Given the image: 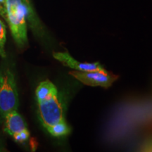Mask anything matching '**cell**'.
Here are the masks:
<instances>
[{"instance_id": "6da1fadb", "label": "cell", "mask_w": 152, "mask_h": 152, "mask_svg": "<svg viewBox=\"0 0 152 152\" xmlns=\"http://www.w3.org/2000/svg\"><path fill=\"white\" fill-rule=\"evenodd\" d=\"M39 118L43 126L50 128L65 121L64 108L56 87L49 80L41 82L35 90Z\"/></svg>"}, {"instance_id": "7a4b0ae2", "label": "cell", "mask_w": 152, "mask_h": 152, "mask_svg": "<svg viewBox=\"0 0 152 152\" xmlns=\"http://www.w3.org/2000/svg\"><path fill=\"white\" fill-rule=\"evenodd\" d=\"M27 10L22 0H7V20L15 42L19 47L28 44Z\"/></svg>"}, {"instance_id": "3957f363", "label": "cell", "mask_w": 152, "mask_h": 152, "mask_svg": "<svg viewBox=\"0 0 152 152\" xmlns=\"http://www.w3.org/2000/svg\"><path fill=\"white\" fill-rule=\"evenodd\" d=\"M19 99L14 74L9 68L0 71V114L4 117L7 113L17 111Z\"/></svg>"}, {"instance_id": "277c9868", "label": "cell", "mask_w": 152, "mask_h": 152, "mask_svg": "<svg viewBox=\"0 0 152 152\" xmlns=\"http://www.w3.org/2000/svg\"><path fill=\"white\" fill-rule=\"evenodd\" d=\"M69 74L83 84L104 88L111 87L114 82L118 78V76L105 69L92 71H73L69 72Z\"/></svg>"}, {"instance_id": "5b68a950", "label": "cell", "mask_w": 152, "mask_h": 152, "mask_svg": "<svg viewBox=\"0 0 152 152\" xmlns=\"http://www.w3.org/2000/svg\"><path fill=\"white\" fill-rule=\"evenodd\" d=\"M4 118H5V132L18 143L27 141L30 137V132L20 114L17 111H13Z\"/></svg>"}, {"instance_id": "8992f818", "label": "cell", "mask_w": 152, "mask_h": 152, "mask_svg": "<svg viewBox=\"0 0 152 152\" xmlns=\"http://www.w3.org/2000/svg\"><path fill=\"white\" fill-rule=\"evenodd\" d=\"M53 56L57 61L61 63L64 66H67L73 69L74 71H101L104 68L99 63H88V62H80L71 56L68 52H54Z\"/></svg>"}, {"instance_id": "52a82bcc", "label": "cell", "mask_w": 152, "mask_h": 152, "mask_svg": "<svg viewBox=\"0 0 152 152\" xmlns=\"http://www.w3.org/2000/svg\"><path fill=\"white\" fill-rule=\"evenodd\" d=\"M23 3L26 7L27 10V19L29 20L30 26L33 30H36V32H40V26L39 24V20H38L36 14L34 11L33 5H32L31 0H22Z\"/></svg>"}, {"instance_id": "ba28073f", "label": "cell", "mask_w": 152, "mask_h": 152, "mask_svg": "<svg viewBox=\"0 0 152 152\" xmlns=\"http://www.w3.org/2000/svg\"><path fill=\"white\" fill-rule=\"evenodd\" d=\"M47 130L51 135L55 137H60L67 135L70 133V128L66 121H62V122L57 123L50 128H47Z\"/></svg>"}, {"instance_id": "9c48e42d", "label": "cell", "mask_w": 152, "mask_h": 152, "mask_svg": "<svg viewBox=\"0 0 152 152\" xmlns=\"http://www.w3.org/2000/svg\"><path fill=\"white\" fill-rule=\"evenodd\" d=\"M7 40V30L6 26L0 19V56L5 58L7 56L5 52V44Z\"/></svg>"}, {"instance_id": "30bf717a", "label": "cell", "mask_w": 152, "mask_h": 152, "mask_svg": "<svg viewBox=\"0 0 152 152\" xmlns=\"http://www.w3.org/2000/svg\"><path fill=\"white\" fill-rule=\"evenodd\" d=\"M139 149L140 151L152 152V136L144 140L141 144Z\"/></svg>"}, {"instance_id": "8fae6325", "label": "cell", "mask_w": 152, "mask_h": 152, "mask_svg": "<svg viewBox=\"0 0 152 152\" xmlns=\"http://www.w3.org/2000/svg\"><path fill=\"white\" fill-rule=\"evenodd\" d=\"M0 16L7 20V0H0Z\"/></svg>"}]
</instances>
